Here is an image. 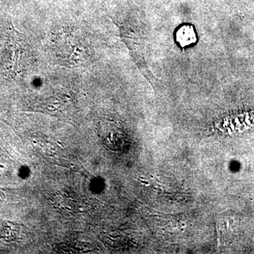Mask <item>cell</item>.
<instances>
[{
  "instance_id": "1",
  "label": "cell",
  "mask_w": 254,
  "mask_h": 254,
  "mask_svg": "<svg viewBox=\"0 0 254 254\" xmlns=\"http://www.w3.org/2000/svg\"><path fill=\"white\" fill-rule=\"evenodd\" d=\"M57 60L66 66H78L88 61L89 50L77 36L71 33H61L54 41Z\"/></svg>"
},
{
  "instance_id": "2",
  "label": "cell",
  "mask_w": 254,
  "mask_h": 254,
  "mask_svg": "<svg viewBox=\"0 0 254 254\" xmlns=\"http://www.w3.org/2000/svg\"><path fill=\"white\" fill-rule=\"evenodd\" d=\"M177 43L182 48L194 44L197 41L194 28L190 25H184L179 28L176 33Z\"/></svg>"
}]
</instances>
